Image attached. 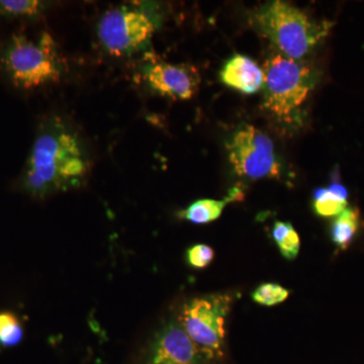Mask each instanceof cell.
<instances>
[{
    "label": "cell",
    "instance_id": "cell-1",
    "mask_svg": "<svg viewBox=\"0 0 364 364\" xmlns=\"http://www.w3.org/2000/svg\"><path fill=\"white\" fill-rule=\"evenodd\" d=\"M90 170V155L77 131L63 117H51L36 136L21 183L30 195L45 198L79 188Z\"/></svg>",
    "mask_w": 364,
    "mask_h": 364
},
{
    "label": "cell",
    "instance_id": "cell-14",
    "mask_svg": "<svg viewBox=\"0 0 364 364\" xmlns=\"http://www.w3.org/2000/svg\"><path fill=\"white\" fill-rule=\"evenodd\" d=\"M46 9L39 0H0V16L6 18H35Z\"/></svg>",
    "mask_w": 364,
    "mask_h": 364
},
{
    "label": "cell",
    "instance_id": "cell-15",
    "mask_svg": "<svg viewBox=\"0 0 364 364\" xmlns=\"http://www.w3.org/2000/svg\"><path fill=\"white\" fill-rule=\"evenodd\" d=\"M23 328L18 318L11 313H0V344L14 346L23 339Z\"/></svg>",
    "mask_w": 364,
    "mask_h": 364
},
{
    "label": "cell",
    "instance_id": "cell-9",
    "mask_svg": "<svg viewBox=\"0 0 364 364\" xmlns=\"http://www.w3.org/2000/svg\"><path fill=\"white\" fill-rule=\"evenodd\" d=\"M142 72L151 90L172 100H191L200 88V74L188 64L174 65L152 58L143 67Z\"/></svg>",
    "mask_w": 364,
    "mask_h": 364
},
{
    "label": "cell",
    "instance_id": "cell-19",
    "mask_svg": "<svg viewBox=\"0 0 364 364\" xmlns=\"http://www.w3.org/2000/svg\"><path fill=\"white\" fill-rule=\"evenodd\" d=\"M294 229L293 225L287 222H275L272 229V237L275 243L279 244L280 241L284 240L287 234Z\"/></svg>",
    "mask_w": 364,
    "mask_h": 364
},
{
    "label": "cell",
    "instance_id": "cell-18",
    "mask_svg": "<svg viewBox=\"0 0 364 364\" xmlns=\"http://www.w3.org/2000/svg\"><path fill=\"white\" fill-rule=\"evenodd\" d=\"M280 253L282 254L284 258L289 260H293L298 256L299 252V247H301V240L298 232L291 230L284 240L280 241L279 244Z\"/></svg>",
    "mask_w": 364,
    "mask_h": 364
},
{
    "label": "cell",
    "instance_id": "cell-17",
    "mask_svg": "<svg viewBox=\"0 0 364 364\" xmlns=\"http://www.w3.org/2000/svg\"><path fill=\"white\" fill-rule=\"evenodd\" d=\"M215 257V252L212 247L198 244L188 249L186 252V259L189 265L195 268L207 267Z\"/></svg>",
    "mask_w": 364,
    "mask_h": 364
},
{
    "label": "cell",
    "instance_id": "cell-10",
    "mask_svg": "<svg viewBox=\"0 0 364 364\" xmlns=\"http://www.w3.org/2000/svg\"><path fill=\"white\" fill-rule=\"evenodd\" d=\"M220 78L225 85L245 95H253L263 86L262 68L243 55H234L228 60L220 72Z\"/></svg>",
    "mask_w": 364,
    "mask_h": 364
},
{
    "label": "cell",
    "instance_id": "cell-3",
    "mask_svg": "<svg viewBox=\"0 0 364 364\" xmlns=\"http://www.w3.org/2000/svg\"><path fill=\"white\" fill-rule=\"evenodd\" d=\"M252 23L282 55L294 60L305 57L332 26L327 21L311 20L301 9L279 0L268 2L253 11Z\"/></svg>",
    "mask_w": 364,
    "mask_h": 364
},
{
    "label": "cell",
    "instance_id": "cell-12",
    "mask_svg": "<svg viewBox=\"0 0 364 364\" xmlns=\"http://www.w3.org/2000/svg\"><path fill=\"white\" fill-rule=\"evenodd\" d=\"M359 227V210L356 208H347L337 215L332 223L331 239L333 243L340 249H346L358 233Z\"/></svg>",
    "mask_w": 364,
    "mask_h": 364
},
{
    "label": "cell",
    "instance_id": "cell-11",
    "mask_svg": "<svg viewBox=\"0 0 364 364\" xmlns=\"http://www.w3.org/2000/svg\"><path fill=\"white\" fill-rule=\"evenodd\" d=\"M242 198H243V193L241 189L235 188L223 200H210V198L196 200L188 205L186 210L179 212L178 217L193 224H208L221 217L223 210L228 203L242 200Z\"/></svg>",
    "mask_w": 364,
    "mask_h": 364
},
{
    "label": "cell",
    "instance_id": "cell-5",
    "mask_svg": "<svg viewBox=\"0 0 364 364\" xmlns=\"http://www.w3.org/2000/svg\"><path fill=\"white\" fill-rule=\"evenodd\" d=\"M231 305L229 294H214L191 299L179 314V324L210 360L224 354L225 321Z\"/></svg>",
    "mask_w": 364,
    "mask_h": 364
},
{
    "label": "cell",
    "instance_id": "cell-6",
    "mask_svg": "<svg viewBox=\"0 0 364 364\" xmlns=\"http://www.w3.org/2000/svg\"><path fill=\"white\" fill-rule=\"evenodd\" d=\"M150 14L136 7L112 9L100 18L97 36L100 44L112 56H130L150 44L156 31Z\"/></svg>",
    "mask_w": 364,
    "mask_h": 364
},
{
    "label": "cell",
    "instance_id": "cell-2",
    "mask_svg": "<svg viewBox=\"0 0 364 364\" xmlns=\"http://www.w3.org/2000/svg\"><path fill=\"white\" fill-rule=\"evenodd\" d=\"M0 68L16 88L33 90L60 82L66 63L49 33H14L0 50Z\"/></svg>",
    "mask_w": 364,
    "mask_h": 364
},
{
    "label": "cell",
    "instance_id": "cell-13",
    "mask_svg": "<svg viewBox=\"0 0 364 364\" xmlns=\"http://www.w3.org/2000/svg\"><path fill=\"white\" fill-rule=\"evenodd\" d=\"M314 210L320 217H337L348 208V202L329 188H318L314 191Z\"/></svg>",
    "mask_w": 364,
    "mask_h": 364
},
{
    "label": "cell",
    "instance_id": "cell-8",
    "mask_svg": "<svg viewBox=\"0 0 364 364\" xmlns=\"http://www.w3.org/2000/svg\"><path fill=\"white\" fill-rule=\"evenodd\" d=\"M208 361L178 322L168 323L155 335L144 358V364H208Z\"/></svg>",
    "mask_w": 364,
    "mask_h": 364
},
{
    "label": "cell",
    "instance_id": "cell-4",
    "mask_svg": "<svg viewBox=\"0 0 364 364\" xmlns=\"http://www.w3.org/2000/svg\"><path fill=\"white\" fill-rule=\"evenodd\" d=\"M262 71L265 109L279 121L294 123L315 86L312 69L299 60L275 54L265 61Z\"/></svg>",
    "mask_w": 364,
    "mask_h": 364
},
{
    "label": "cell",
    "instance_id": "cell-16",
    "mask_svg": "<svg viewBox=\"0 0 364 364\" xmlns=\"http://www.w3.org/2000/svg\"><path fill=\"white\" fill-rule=\"evenodd\" d=\"M289 291L279 284H263L253 291L252 299L262 306H275L289 298Z\"/></svg>",
    "mask_w": 364,
    "mask_h": 364
},
{
    "label": "cell",
    "instance_id": "cell-7",
    "mask_svg": "<svg viewBox=\"0 0 364 364\" xmlns=\"http://www.w3.org/2000/svg\"><path fill=\"white\" fill-rule=\"evenodd\" d=\"M229 161L237 176L245 178H279L282 167L267 134L251 124H242L227 144Z\"/></svg>",
    "mask_w": 364,
    "mask_h": 364
}]
</instances>
